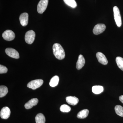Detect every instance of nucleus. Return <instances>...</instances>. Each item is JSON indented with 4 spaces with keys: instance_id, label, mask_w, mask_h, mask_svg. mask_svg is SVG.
Returning a JSON list of instances; mask_svg holds the SVG:
<instances>
[{
    "instance_id": "nucleus-15",
    "label": "nucleus",
    "mask_w": 123,
    "mask_h": 123,
    "mask_svg": "<svg viewBox=\"0 0 123 123\" xmlns=\"http://www.w3.org/2000/svg\"><path fill=\"white\" fill-rule=\"evenodd\" d=\"M89 113V110L87 109H84L78 112L77 115V117L79 119L85 118L88 116Z\"/></svg>"
},
{
    "instance_id": "nucleus-14",
    "label": "nucleus",
    "mask_w": 123,
    "mask_h": 123,
    "mask_svg": "<svg viewBox=\"0 0 123 123\" xmlns=\"http://www.w3.org/2000/svg\"><path fill=\"white\" fill-rule=\"evenodd\" d=\"M66 102L68 103L73 106L76 105L79 102V99L78 98L75 96L74 97L69 96V97H66Z\"/></svg>"
},
{
    "instance_id": "nucleus-2",
    "label": "nucleus",
    "mask_w": 123,
    "mask_h": 123,
    "mask_svg": "<svg viewBox=\"0 0 123 123\" xmlns=\"http://www.w3.org/2000/svg\"><path fill=\"white\" fill-rule=\"evenodd\" d=\"M43 83V81L42 79H35L31 81L27 85V87L33 90L36 89L42 86Z\"/></svg>"
},
{
    "instance_id": "nucleus-5",
    "label": "nucleus",
    "mask_w": 123,
    "mask_h": 123,
    "mask_svg": "<svg viewBox=\"0 0 123 123\" xmlns=\"http://www.w3.org/2000/svg\"><path fill=\"white\" fill-rule=\"evenodd\" d=\"M48 3V0H41L37 6V11L40 14L43 13L46 10Z\"/></svg>"
},
{
    "instance_id": "nucleus-17",
    "label": "nucleus",
    "mask_w": 123,
    "mask_h": 123,
    "mask_svg": "<svg viewBox=\"0 0 123 123\" xmlns=\"http://www.w3.org/2000/svg\"><path fill=\"white\" fill-rule=\"evenodd\" d=\"M92 91L95 94H98L103 92V87L101 86H95L92 88Z\"/></svg>"
},
{
    "instance_id": "nucleus-9",
    "label": "nucleus",
    "mask_w": 123,
    "mask_h": 123,
    "mask_svg": "<svg viewBox=\"0 0 123 123\" xmlns=\"http://www.w3.org/2000/svg\"><path fill=\"white\" fill-rule=\"evenodd\" d=\"M10 109L8 107H5L1 110L0 115L1 118L2 119H7L10 116Z\"/></svg>"
},
{
    "instance_id": "nucleus-11",
    "label": "nucleus",
    "mask_w": 123,
    "mask_h": 123,
    "mask_svg": "<svg viewBox=\"0 0 123 123\" xmlns=\"http://www.w3.org/2000/svg\"><path fill=\"white\" fill-rule=\"evenodd\" d=\"M96 56L98 62L100 63L106 65L108 64V60L106 57L103 53L98 52L96 54Z\"/></svg>"
},
{
    "instance_id": "nucleus-8",
    "label": "nucleus",
    "mask_w": 123,
    "mask_h": 123,
    "mask_svg": "<svg viewBox=\"0 0 123 123\" xmlns=\"http://www.w3.org/2000/svg\"><path fill=\"white\" fill-rule=\"evenodd\" d=\"M106 26L103 24H98L94 26L93 30V33L95 35H98L103 33L105 30Z\"/></svg>"
},
{
    "instance_id": "nucleus-25",
    "label": "nucleus",
    "mask_w": 123,
    "mask_h": 123,
    "mask_svg": "<svg viewBox=\"0 0 123 123\" xmlns=\"http://www.w3.org/2000/svg\"><path fill=\"white\" fill-rule=\"evenodd\" d=\"M119 98L120 101L123 104V95L120 96Z\"/></svg>"
},
{
    "instance_id": "nucleus-21",
    "label": "nucleus",
    "mask_w": 123,
    "mask_h": 123,
    "mask_svg": "<svg viewBox=\"0 0 123 123\" xmlns=\"http://www.w3.org/2000/svg\"><path fill=\"white\" fill-rule=\"evenodd\" d=\"M64 2L66 5L72 8H76L77 7V3L75 0H63Z\"/></svg>"
},
{
    "instance_id": "nucleus-3",
    "label": "nucleus",
    "mask_w": 123,
    "mask_h": 123,
    "mask_svg": "<svg viewBox=\"0 0 123 123\" xmlns=\"http://www.w3.org/2000/svg\"><path fill=\"white\" fill-rule=\"evenodd\" d=\"M114 17L117 26L120 27L122 24L121 15L118 8L116 6H115L113 8Z\"/></svg>"
},
{
    "instance_id": "nucleus-7",
    "label": "nucleus",
    "mask_w": 123,
    "mask_h": 123,
    "mask_svg": "<svg viewBox=\"0 0 123 123\" xmlns=\"http://www.w3.org/2000/svg\"><path fill=\"white\" fill-rule=\"evenodd\" d=\"M5 51L8 56L12 58L16 59L20 58L19 53L13 48H7L6 49Z\"/></svg>"
},
{
    "instance_id": "nucleus-18",
    "label": "nucleus",
    "mask_w": 123,
    "mask_h": 123,
    "mask_svg": "<svg viewBox=\"0 0 123 123\" xmlns=\"http://www.w3.org/2000/svg\"><path fill=\"white\" fill-rule=\"evenodd\" d=\"M59 81V77L57 76L53 77L51 79L50 82V85L52 87H55L58 85Z\"/></svg>"
},
{
    "instance_id": "nucleus-16",
    "label": "nucleus",
    "mask_w": 123,
    "mask_h": 123,
    "mask_svg": "<svg viewBox=\"0 0 123 123\" xmlns=\"http://www.w3.org/2000/svg\"><path fill=\"white\" fill-rule=\"evenodd\" d=\"M35 120L36 123H45L46 122L45 116L42 113L37 115L35 117Z\"/></svg>"
},
{
    "instance_id": "nucleus-24",
    "label": "nucleus",
    "mask_w": 123,
    "mask_h": 123,
    "mask_svg": "<svg viewBox=\"0 0 123 123\" xmlns=\"http://www.w3.org/2000/svg\"><path fill=\"white\" fill-rule=\"evenodd\" d=\"M8 72V68L7 67L0 65V74L6 73Z\"/></svg>"
},
{
    "instance_id": "nucleus-13",
    "label": "nucleus",
    "mask_w": 123,
    "mask_h": 123,
    "mask_svg": "<svg viewBox=\"0 0 123 123\" xmlns=\"http://www.w3.org/2000/svg\"><path fill=\"white\" fill-rule=\"evenodd\" d=\"M85 61L84 56L82 55H79L76 63V68L78 70H80L85 65Z\"/></svg>"
},
{
    "instance_id": "nucleus-23",
    "label": "nucleus",
    "mask_w": 123,
    "mask_h": 123,
    "mask_svg": "<svg viewBox=\"0 0 123 123\" xmlns=\"http://www.w3.org/2000/svg\"><path fill=\"white\" fill-rule=\"evenodd\" d=\"M60 110L62 112H68L71 110V108L70 106L66 104H63L60 107Z\"/></svg>"
},
{
    "instance_id": "nucleus-1",
    "label": "nucleus",
    "mask_w": 123,
    "mask_h": 123,
    "mask_svg": "<svg viewBox=\"0 0 123 123\" xmlns=\"http://www.w3.org/2000/svg\"><path fill=\"white\" fill-rule=\"evenodd\" d=\"M53 53L55 57L60 60L63 59L65 57V53L64 49L60 44L55 43L53 46Z\"/></svg>"
},
{
    "instance_id": "nucleus-6",
    "label": "nucleus",
    "mask_w": 123,
    "mask_h": 123,
    "mask_svg": "<svg viewBox=\"0 0 123 123\" xmlns=\"http://www.w3.org/2000/svg\"><path fill=\"white\" fill-rule=\"evenodd\" d=\"M2 36L5 40L10 41L14 39L15 34L13 31L11 30H7L3 33Z\"/></svg>"
},
{
    "instance_id": "nucleus-19",
    "label": "nucleus",
    "mask_w": 123,
    "mask_h": 123,
    "mask_svg": "<svg viewBox=\"0 0 123 123\" xmlns=\"http://www.w3.org/2000/svg\"><path fill=\"white\" fill-rule=\"evenodd\" d=\"M8 89L7 87L5 86H0V97L2 98L5 97L8 93Z\"/></svg>"
},
{
    "instance_id": "nucleus-12",
    "label": "nucleus",
    "mask_w": 123,
    "mask_h": 123,
    "mask_svg": "<svg viewBox=\"0 0 123 123\" xmlns=\"http://www.w3.org/2000/svg\"><path fill=\"white\" fill-rule=\"evenodd\" d=\"M38 103L37 98H34L31 99L24 105V107L26 109L32 108L34 106H36Z\"/></svg>"
},
{
    "instance_id": "nucleus-22",
    "label": "nucleus",
    "mask_w": 123,
    "mask_h": 123,
    "mask_svg": "<svg viewBox=\"0 0 123 123\" xmlns=\"http://www.w3.org/2000/svg\"><path fill=\"white\" fill-rule=\"evenodd\" d=\"M116 61L119 68L123 71V58L121 57H117Z\"/></svg>"
},
{
    "instance_id": "nucleus-4",
    "label": "nucleus",
    "mask_w": 123,
    "mask_h": 123,
    "mask_svg": "<svg viewBox=\"0 0 123 123\" xmlns=\"http://www.w3.org/2000/svg\"><path fill=\"white\" fill-rule=\"evenodd\" d=\"M35 34L33 30H30L26 32L25 36V40L27 43L31 44L35 40Z\"/></svg>"
},
{
    "instance_id": "nucleus-20",
    "label": "nucleus",
    "mask_w": 123,
    "mask_h": 123,
    "mask_svg": "<svg viewBox=\"0 0 123 123\" xmlns=\"http://www.w3.org/2000/svg\"><path fill=\"white\" fill-rule=\"evenodd\" d=\"M115 110L117 114L119 116L123 117V107L120 105L115 106Z\"/></svg>"
},
{
    "instance_id": "nucleus-10",
    "label": "nucleus",
    "mask_w": 123,
    "mask_h": 123,
    "mask_svg": "<svg viewBox=\"0 0 123 123\" xmlns=\"http://www.w3.org/2000/svg\"><path fill=\"white\" fill-rule=\"evenodd\" d=\"M20 22L22 25L26 26L27 25L29 20V15L26 13H24L21 14L20 17Z\"/></svg>"
}]
</instances>
